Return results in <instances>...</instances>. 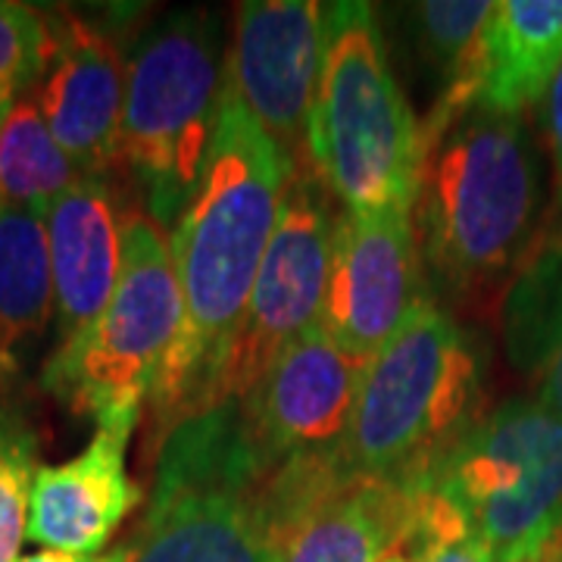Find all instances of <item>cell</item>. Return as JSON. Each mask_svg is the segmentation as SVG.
Returning a JSON list of instances; mask_svg holds the SVG:
<instances>
[{"label": "cell", "mask_w": 562, "mask_h": 562, "mask_svg": "<svg viewBox=\"0 0 562 562\" xmlns=\"http://www.w3.org/2000/svg\"><path fill=\"white\" fill-rule=\"evenodd\" d=\"M322 69L306 125V162L344 213L413 210L422 125L391 69L372 3H322Z\"/></svg>", "instance_id": "3"}, {"label": "cell", "mask_w": 562, "mask_h": 562, "mask_svg": "<svg viewBox=\"0 0 562 562\" xmlns=\"http://www.w3.org/2000/svg\"><path fill=\"white\" fill-rule=\"evenodd\" d=\"M50 57V22L35 7L0 0V120L35 91Z\"/></svg>", "instance_id": "22"}, {"label": "cell", "mask_w": 562, "mask_h": 562, "mask_svg": "<svg viewBox=\"0 0 562 562\" xmlns=\"http://www.w3.org/2000/svg\"><path fill=\"white\" fill-rule=\"evenodd\" d=\"M181 291L166 232L144 210L125 216L116 288L44 366L47 394L85 419L138 416L179 338Z\"/></svg>", "instance_id": "7"}, {"label": "cell", "mask_w": 562, "mask_h": 562, "mask_svg": "<svg viewBox=\"0 0 562 562\" xmlns=\"http://www.w3.org/2000/svg\"><path fill=\"white\" fill-rule=\"evenodd\" d=\"M35 472L38 438L20 409L0 397V562L20 560Z\"/></svg>", "instance_id": "21"}, {"label": "cell", "mask_w": 562, "mask_h": 562, "mask_svg": "<svg viewBox=\"0 0 562 562\" xmlns=\"http://www.w3.org/2000/svg\"><path fill=\"white\" fill-rule=\"evenodd\" d=\"M413 491L443 506L494 562H535L562 535V422L538 401L509 397Z\"/></svg>", "instance_id": "6"}, {"label": "cell", "mask_w": 562, "mask_h": 562, "mask_svg": "<svg viewBox=\"0 0 562 562\" xmlns=\"http://www.w3.org/2000/svg\"><path fill=\"white\" fill-rule=\"evenodd\" d=\"M413 225L435 297L479 306L509 288L541 241L543 169L522 116L465 106L422 125Z\"/></svg>", "instance_id": "2"}, {"label": "cell", "mask_w": 562, "mask_h": 562, "mask_svg": "<svg viewBox=\"0 0 562 562\" xmlns=\"http://www.w3.org/2000/svg\"><path fill=\"white\" fill-rule=\"evenodd\" d=\"M35 101L81 176H106L120 160L125 103V60L113 35L81 16L50 22V57Z\"/></svg>", "instance_id": "13"}, {"label": "cell", "mask_w": 562, "mask_h": 562, "mask_svg": "<svg viewBox=\"0 0 562 562\" xmlns=\"http://www.w3.org/2000/svg\"><path fill=\"white\" fill-rule=\"evenodd\" d=\"M57 313L44 216L0 203V379L16 375Z\"/></svg>", "instance_id": "19"}, {"label": "cell", "mask_w": 562, "mask_h": 562, "mask_svg": "<svg viewBox=\"0 0 562 562\" xmlns=\"http://www.w3.org/2000/svg\"><path fill=\"white\" fill-rule=\"evenodd\" d=\"M331 191L303 160L291 169L281 194L279 222L262 254L244 325L225 372V401H241L279 353L322 319L331 272L335 210Z\"/></svg>", "instance_id": "9"}, {"label": "cell", "mask_w": 562, "mask_h": 562, "mask_svg": "<svg viewBox=\"0 0 562 562\" xmlns=\"http://www.w3.org/2000/svg\"><path fill=\"white\" fill-rule=\"evenodd\" d=\"M384 562H416V560H413L409 553H403V550H401V553H394L391 560H384Z\"/></svg>", "instance_id": "28"}, {"label": "cell", "mask_w": 562, "mask_h": 562, "mask_svg": "<svg viewBox=\"0 0 562 562\" xmlns=\"http://www.w3.org/2000/svg\"><path fill=\"white\" fill-rule=\"evenodd\" d=\"M562 69V0H501L484 25L469 106L522 116Z\"/></svg>", "instance_id": "16"}, {"label": "cell", "mask_w": 562, "mask_h": 562, "mask_svg": "<svg viewBox=\"0 0 562 562\" xmlns=\"http://www.w3.org/2000/svg\"><path fill=\"white\" fill-rule=\"evenodd\" d=\"M132 560H135V543H125V547L110 550L106 557H98L94 562H132Z\"/></svg>", "instance_id": "26"}, {"label": "cell", "mask_w": 562, "mask_h": 562, "mask_svg": "<svg viewBox=\"0 0 562 562\" xmlns=\"http://www.w3.org/2000/svg\"><path fill=\"white\" fill-rule=\"evenodd\" d=\"M291 169L225 79L210 157L169 244L181 291V328L150 394L166 435L179 422L225 403L228 360Z\"/></svg>", "instance_id": "1"}, {"label": "cell", "mask_w": 562, "mask_h": 562, "mask_svg": "<svg viewBox=\"0 0 562 562\" xmlns=\"http://www.w3.org/2000/svg\"><path fill=\"white\" fill-rule=\"evenodd\" d=\"M409 553L416 562H494L482 541H475L465 531H450V535H435L428 541L416 543Z\"/></svg>", "instance_id": "23"}, {"label": "cell", "mask_w": 562, "mask_h": 562, "mask_svg": "<svg viewBox=\"0 0 562 562\" xmlns=\"http://www.w3.org/2000/svg\"><path fill=\"white\" fill-rule=\"evenodd\" d=\"M16 562H94V560L72 557V553H63V550H41V553H32V557H20Z\"/></svg>", "instance_id": "25"}, {"label": "cell", "mask_w": 562, "mask_h": 562, "mask_svg": "<svg viewBox=\"0 0 562 562\" xmlns=\"http://www.w3.org/2000/svg\"><path fill=\"white\" fill-rule=\"evenodd\" d=\"M416 528V494L406 484L360 482L319 509L281 547L276 562H384Z\"/></svg>", "instance_id": "18"}, {"label": "cell", "mask_w": 562, "mask_h": 562, "mask_svg": "<svg viewBox=\"0 0 562 562\" xmlns=\"http://www.w3.org/2000/svg\"><path fill=\"white\" fill-rule=\"evenodd\" d=\"M535 562H562V535L557 538V543H553V547H550L547 553H541V557H538Z\"/></svg>", "instance_id": "27"}, {"label": "cell", "mask_w": 562, "mask_h": 562, "mask_svg": "<svg viewBox=\"0 0 562 562\" xmlns=\"http://www.w3.org/2000/svg\"><path fill=\"white\" fill-rule=\"evenodd\" d=\"M266 469L238 401L179 422L162 438L144 541L132 562H276L262 522Z\"/></svg>", "instance_id": "8"}, {"label": "cell", "mask_w": 562, "mask_h": 562, "mask_svg": "<svg viewBox=\"0 0 562 562\" xmlns=\"http://www.w3.org/2000/svg\"><path fill=\"white\" fill-rule=\"evenodd\" d=\"M362 372L366 362L341 350L322 319L288 344L238 401L244 435L262 469L344 443Z\"/></svg>", "instance_id": "11"}, {"label": "cell", "mask_w": 562, "mask_h": 562, "mask_svg": "<svg viewBox=\"0 0 562 562\" xmlns=\"http://www.w3.org/2000/svg\"><path fill=\"white\" fill-rule=\"evenodd\" d=\"M322 47L325 29L316 0H247L235 7L228 81L291 166L306 160Z\"/></svg>", "instance_id": "12"}, {"label": "cell", "mask_w": 562, "mask_h": 562, "mask_svg": "<svg viewBox=\"0 0 562 562\" xmlns=\"http://www.w3.org/2000/svg\"><path fill=\"white\" fill-rule=\"evenodd\" d=\"M138 416L98 422L94 438L72 460L38 465L29 494L25 541L72 557H94L140 503L125 450Z\"/></svg>", "instance_id": "14"}, {"label": "cell", "mask_w": 562, "mask_h": 562, "mask_svg": "<svg viewBox=\"0 0 562 562\" xmlns=\"http://www.w3.org/2000/svg\"><path fill=\"white\" fill-rule=\"evenodd\" d=\"M543 138H547V150H550V162H553V181H557V206L562 216V69L550 85V91L543 94L541 106Z\"/></svg>", "instance_id": "24"}, {"label": "cell", "mask_w": 562, "mask_h": 562, "mask_svg": "<svg viewBox=\"0 0 562 562\" xmlns=\"http://www.w3.org/2000/svg\"><path fill=\"white\" fill-rule=\"evenodd\" d=\"M44 225L57 297L54 322L63 344L101 316L116 288L125 216L106 176H81L44 213Z\"/></svg>", "instance_id": "15"}, {"label": "cell", "mask_w": 562, "mask_h": 562, "mask_svg": "<svg viewBox=\"0 0 562 562\" xmlns=\"http://www.w3.org/2000/svg\"><path fill=\"white\" fill-rule=\"evenodd\" d=\"M81 172L63 154L41 116L35 91L22 94L0 120V203L47 213Z\"/></svg>", "instance_id": "20"}, {"label": "cell", "mask_w": 562, "mask_h": 562, "mask_svg": "<svg viewBox=\"0 0 562 562\" xmlns=\"http://www.w3.org/2000/svg\"><path fill=\"white\" fill-rule=\"evenodd\" d=\"M431 294L413 210L338 213L322 325L341 350L369 362Z\"/></svg>", "instance_id": "10"}, {"label": "cell", "mask_w": 562, "mask_h": 562, "mask_svg": "<svg viewBox=\"0 0 562 562\" xmlns=\"http://www.w3.org/2000/svg\"><path fill=\"white\" fill-rule=\"evenodd\" d=\"M506 360L538 387L535 401L562 422V235L541 238L501 303Z\"/></svg>", "instance_id": "17"}, {"label": "cell", "mask_w": 562, "mask_h": 562, "mask_svg": "<svg viewBox=\"0 0 562 562\" xmlns=\"http://www.w3.org/2000/svg\"><path fill=\"white\" fill-rule=\"evenodd\" d=\"M484 353L438 297H425L366 362L344 457L357 479L413 487L482 419Z\"/></svg>", "instance_id": "4"}, {"label": "cell", "mask_w": 562, "mask_h": 562, "mask_svg": "<svg viewBox=\"0 0 562 562\" xmlns=\"http://www.w3.org/2000/svg\"><path fill=\"white\" fill-rule=\"evenodd\" d=\"M228 50L210 10H181L147 29L125 60L120 162L144 213L172 232L213 147Z\"/></svg>", "instance_id": "5"}]
</instances>
